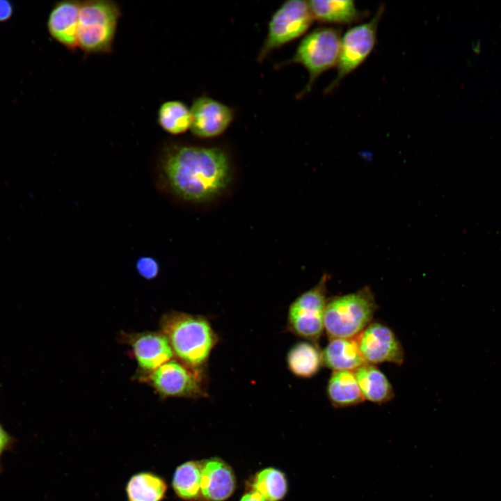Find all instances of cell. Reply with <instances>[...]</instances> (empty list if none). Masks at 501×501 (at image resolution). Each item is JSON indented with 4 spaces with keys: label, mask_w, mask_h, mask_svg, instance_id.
I'll return each instance as SVG.
<instances>
[{
    "label": "cell",
    "mask_w": 501,
    "mask_h": 501,
    "mask_svg": "<svg viewBox=\"0 0 501 501\" xmlns=\"http://www.w3.org/2000/svg\"><path fill=\"white\" fill-rule=\"evenodd\" d=\"M161 172L174 194L193 202L214 198L232 179L229 157L218 147L170 145L162 157Z\"/></svg>",
    "instance_id": "obj_1"
},
{
    "label": "cell",
    "mask_w": 501,
    "mask_h": 501,
    "mask_svg": "<svg viewBox=\"0 0 501 501\" xmlns=\"http://www.w3.org/2000/svg\"><path fill=\"white\" fill-rule=\"evenodd\" d=\"M162 334L184 364L198 369L207 362L218 337L204 317L173 312L162 317Z\"/></svg>",
    "instance_id": "obj_2"
},
{
    "label": "cell",
    "mask_w": 501,
    "mask_h": 501,
    "mask_svg": "<svg viewBox=\"0 0 501 501\" xmlns=\"http://www.w3.org/2000/svg\"><path fill=\"white\" fill-rule=\"evenodd\" d=\"M376 308L368 287L333 297L326 305L324 330L331 339L355 337L372 322Z\"/></svg>",
    "instance_id": "obj_3"
},
{
    "label": "cell",
    "mask_w": 501,
    "mask_h": 501,
    "mask_svg": "<svg viewBox=\"0 0 501 501\" xmlns=\"http://www.w3.org/2000/svg\"><path fill=\"white\" fill-rule=\"evenodd\" d=\"M342 39V31L333 27H319L305 35L297 46L294 55L277 67L299 64L308 72V81L298 94L301 98L312 90L319 77L337 66Z\"/></svg>",
    "instance_id": "obj_4"
},
{
    "label": "cell",
    "mask_w": 501,
    "mask_h": 501,
    "mask_svg": "<svg viewBox=\"0 0 501 501\" xmlns=\"http://www.w3.org/2000/svg\"><path fill=\"white\" fill-rule=\"evenodd\" d=\"M120 10L110 0L81 1L77 44L88 54H106L111 51Z\"/></svg>",
    "instance_id": "obj_5"
},
{
    "label": "cell",
    "mask_w": 501,
    "mask_h": 501,
    "mask_svg": "<svg viewBox=\"0 0 501 501\" xmlns=\"http://www.w3.org/2000/svg\"><path fill=\"white\" fill-rule=\"evenodd\" d=\"M313 20L308 1L288 0L284 2L269 22L267 34L257 61L262 62L274 50L302 36Z\"/></svg>",
    "instance_id": "obj_6"
},
{
    "label": "cell",
    "mask_w": 501,
    "mask_h": 501,
    "mask_svg": "<svg viewBox=\"0 0 501 501\" xmlns=\"http://www.w3.org/2000/svg\"><path fill=\"white\" fill-rule=\"evenodd\" d=\"M384 11L385 6L381 5L370 20L351 27L342 35L337 75L326 88L324 93L333 91L344 77L370 55L377 42L378 26Z\"/></svg>",
    "instance_id": "obj_7"
},
{
    "label": "cell",
    "mask_w": 501,
    "mask_h": 501,
    "mask_svg": "<svg viewBox=\"0 0 501 501\" xmlns=\"http://www.w3.org/2000/svg\"><path fill=\"white\" fill-rule=\"evenodd\" d=\"M327 274L312 288L298 296L289 305L287 328L294 335L308 341L318 340L324 330Z\"/></svg>",
    "instance_id": "obj_8"
},
{
    "label": "cell",
    "mask_w": 501,
    "mask_h": 501,
    "mask_svg": "<svg viewBox=\"0 0 501 501\" xmlns=\"http://www.w3.org/2000/svg\"><path fill=\"white\" fill-rule=\"evenodd\" d=\"M152 387L164 397L200 398L207 395L201 369L169 360L152 372Z\"/></svg>",
    "instance_id": "obj_9"
},
{
    "label": "cell",
    "mask_w": 501,
    "mask_h": 501,
    "mask_svg": "<svg viewBox=\"0 0 501 501\" xmlns=\"http://www.w3.org/2000/svg\"><path fill=\"white\" fill-rule=\"evenodd\" d=\"M356 339L367 363H392L400 365L404 362V349L399 340L383 324L371 322Z\"/></svg>",
    "instance_id": "obj_10"
},
{
    "label": "cell",
    "mask_w": 501,
    "mask_h": 501,
    "mask_svg": "<svg viewBox=\"0 0 501 501\" xmlns=\"http://www.w3.org/2000/svg\"><path fill=\"white\" fill-rule=\"evenodd\" d=\"M190 111L191 132L201 138L219 136L234 119V112L230 106L207 95L196 98Z\"/></svg>",
    "instance_id": "obj_11"
},
{
    "label": "cell",
    "mask_w": 501,
    "mask_h": 501,
    "mask_svg": "<svg viewBox=\"0 0 501 501\" xmlns=\"http://www.w3.org/2000/svg\"><path fill=\"white\" fill-rule=\"evenodd\" d=\"M200 500L225 501L234 493L237 480L231 466L218 457L200 461Z\"/></svg>",
    "instance_id": "obj_12"
},
{
    "label": "cell",
    "mask_w": 501,
    "mask_h": 501,
    "mask_svg": "<svg viewBox=\"0 0 501 501\" xmlns=\"http://www.w3.org/2000/svg\"><path fill=\"white\" fill-rule=\"evenodd\" d=\"M81 1L65 0L56 3L47 20L51 36L70 51L78 47L77 32Z\"/></svg>",
    "instance_id": "obj_13"
},
{
    "label": "cell",
    "mask_w": 501,
    "mask_h": 501,
    "mask_svg": "<svg viewBox=\"0 0 501 501\" xmlns=\"http://www.w3.org/2000/svg\"><path fill=\"white\" fill-rule=\"evenodd\" d=\"M129 340L138 365L145 371L153 372L173 356V349L162 333H141Z\"/></svg>",
    "instance_id": "obj_14"
},
{
    "label": "cell",
    "mask_w": 501,
    "mask_h": 501,
    "mask_svg": "<svg viewBox=\"0 0 501 501\" xmlns=\"http://www.w3.org/2000/svg\"><path fill=\"white\" fill-rule=\"evenodd\" d=\"M308 5L314 20L320 23L351 25L363 20L367 13L352 0H311Z\"/></svg>",
    "instance_id": "obj_15"
},
{
    "label": "cell",
    "mask_w": 501,
    "mask_h": 501,
    "mask_svg": "<svg viewBox=\"0 0 501 501\" xmlns=\"http://www.w3.org/2000/svg\"><path fill=\"white\" fill-rule=\"evenodd\" d=\"M321 352L323 365L333 371H355L367 363L356 337L331 338Z\"/></svg>",
    "instance_id": "obj_16"
},
{
    "label": "cell",
    "mask_w": 501,
    "mask_h": 501,
    "mask_svg": "<svg viewBox=\"0 0 501 501\" xmlns=\"http://www.w3.org/2000/svg\"><path fill=\"white\" fill-rule=\"evenodd\" d=\"M354 372L364 399L381 404L394 397L390 382L374 365L365 363Z\"/></svg>",
    "instance_id": "obj_17"
},
{
    "label": "cell",
    "mask_w": 501,
    "mask_h": 501,
    "mask_svg": "<svg viewBox=\"0 0 501 501\" xmlns=\"http://www.w3.org/2000/svg\"><path fill=\"white\" fill-rule=\"evenodd\" d=\"M326 393L335 407L353 406L365 400L355 372L351 370L333 371L328 381Z\"/></svg>",
    "instance_id": "obj_18"
},
{
    "label": "cell",
    "mask_w": 501,
    "mask_h": 501,
    "mask_svg": "<svg viewBox=\"0 0 501 501\" xmlns=\"http://www.w3.org/2000/svg\"><path fill=\"white\" fill-rule=\"evenodd\" d=\"M287 365L294 376L309 379L316 375L323 365L322 352L311 341H301L291 347L287 355Z\"/></svg>",
    "instance_id": "obj_19"
},
{
    "label": "cell",
    "mask_w": 501,
    "mask_h": 501,
    "mask_svg": "<svg viewBox=\"0 0 501 501\" xmlns=\"http://www.w3.org/2000/svg\"><path fill=\"white\" fill-rule=\"evenodd\" d=\"M164 479L150 472L134 475L126 486L128 501H161L166 495Z\"/></svg>",
    "instance_id": "obj_20"
},
{
    "label": "cell",
    "mask_w": 501,
    "mask_h": 501,
    "mask_svg": "<svg viewBox=\"0 0 501 501\" xmlns=\"http://www.w3.org/2000/svg\"><path fill=\"white\" fill-rule=\"evenodd\" d=\"M172 486L180 498L186 501L200 500V461H189L177 467Z\"/></svg>",
    "instance_id": "obj_21"
},
{
    "label": "cell",
    "mask_w": 501,
    "mask_h": 501,
    "mask_svg": "<svg viewBox=\"0 0 501 501\" xmlns=\"http://www.w3.org/2000/svg\"><path fill=\"white\" fill-rule=\"evenodd\" d=\"M287 477L283 472L273 467L258 471L253 478L250 489L258 493L266 501H280L288 490Z\"/></svg>",
    "instance_id": "obj_22"
},
{
    "label": "cell",
    "mask_w": 501,
    "mask_h": 501,
    "mask_svg": "<svg viewBox=\"0 0 501 501\" xmlns=\"http://www.w3.org/2000/svg\"><path fill=\"white\" fill-rule=\"evenodd\" d=\"M157 122L168 134L173 135L183 134L190 129V108L179 100L166 101L159 108Z\"/></svg>",
    "instance_id": "obj_23"
},
{
    "label": "cell",
    "mask_w": 501,
    "mask_h": 501,
    "mask_svg": "<svg viewBox=\"0 0 501 501\" xmlns=\"http://www.w3.org/2000/svg\"><path fill=\"white\" fill-rule=\"evenodd\" d=\"M136 269L138 273L145 279H153L159 273V265L158 262L149 256L141 257L136 262Z\"/></svg>",
    "instance_id": "obj_24"
},
{
    "label": "cell",
    "mask_w": 501,
    "mask_h": 501,
    "mask_svg": "<svg viewBox=\"0 0 501 501\" xmlns=\"http://www.w3.org/2000/svg\"><path fill=\"white\" fill-rule=\"evenodd\" d=\"M13 11L11 3L7 0H0V22L8 20Z\"/></svg>",
    "instance_id": "obj_25"
},
{
    "label": "cell",
    "mask_w": 501,
    "mask_h": 501,
    "mask_svg": "<svg viewBox=\"0 0 501 501\" xmlns=\"http://www.w3.org/2000/svg\"><path fill=\"white\" fill-rule=\"evenodd\" d=\"M12 438L0 424V458L3 452L10 446Z\"/></svg>",
    "instance_id": "obj_26"
},
{
    "label": "cell",
    "mask_w": 501,
    "mask_h": 501,
    "mask_svg": "<svg viewBox=\"0 0 501 501\" xmlns=\"http://www.w3.org/2000/svg\"><path fill=\"white\" fill-rule=\"evenodd\" d=\"M239 501H266L262 495L251 489L242 495Z\"/></svg>",
    "instance_id": "obj_27"
}]
</instances>
